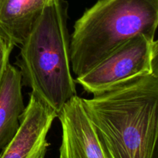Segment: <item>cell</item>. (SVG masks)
<instances>
[{"instance_id":"3","label":"cell","mask_w":158,"mask_h":158,"mask_svg":"<svg viewBox=\"0 0 158 158\" xmlns=\"http://www.w3.org/2000/svg\"><path fill=\"white\" fill-rule=\"evenodd\" d=\"M158 0H98L73 26L70 63L77 77L86 73L134 37L154 40Z\"/></svg>"},{"instance_id":"5","label":"cell","mask_w":158,"mask_h":158,"mask_svg":"<svg viewBox=\"0 0 158 158\" xmlns=\"http://www.w3.org/2000/svg\"><path fill=\"white\" fill-rule=\"evenodd\" d=\"M57 117L62 126L60 158H108L83 103L75 96Z\"/></svg>"},{"instance_id":"1","label":"cell","mask_w":158,"mask_h":158,"mask_svg":"<svg viewBox=\"0 0 158 158\" xmlns=\"http://www.w3.org/2000/svg\"><path fill=\"white\" fill-rule=\"evenodd\" d=\"M83 103L108 158H158V80L151 73Z\"/></svg>"},{"instance_id":"4","label":"cell","mask_w":158,"mask_h":158,"mask_svg":"<svg viewBox=\"0 0 158 158\" xmlns=\"http://www.w3.org/2000/svg\"><path fill=\"white\" fill-rule=\"evenodd\" d=\"M153 42L143 35L134 37L86 73L77 77L75 82L94 96L136 77L150 74Z\"/></svg>"},{"instance_id":"7","label":"cell","mask_w":158,"mask_h":158,"mask_svg":"<svg viewBox=\"0 0 158 158\" xmlns=\"http://www.w3.org/2000/svg\"><path fill=\"white\" fill-rule=\"evenodd\" d=\"M58 0H0V38L20 46L46 6Z\"/></svg>"},{"instance_id":"9","label":"cell","mask_w":158,"mask_h":158,"mask_svg":"<svg viewBox=\"0 0 158 158\" xmlns=\"http://www.w3.org/2000/svg\"><path fill=\"white\" fill-rule=\"evenodd\" d=\"M14 46L0 38V88L2 86L5 71L9 64L10 54Z\"/></svg>"},{"instance_id":"8","label":"cell","mask_w":158,"mask_h":158,"mask_svg":"<svg viewBox=\"0 0 158 158\" xmlns=\"http://www.w3.org/2000/svg\"><path fill=\"white\" fill-rule=\"evenodd\" d=\"M19 69L9 63L0 88V150L14 138L21 125L26 106Z\"/></svg>"},{"instance_id":"2","label":"cell","mask_w":158,"mask_h":158,"mask_svg":"<svg viewBox=\"0 0 158 158\" xmlns=\"http://www.w3.org/2000/svg\"><path fill=\"white\" fill-rule=\"evenodd\" d=\"M64 2L46 6L20 45L16 64L31 94L57 116L77 96L70 63V38Z\"/></svg>"},{"instance_id":"10","label":"cell","mask_w":158,"mask_h":158,"mask_svg":"<svg viewBox=\"0 0 158 158\" xmlns=\"http://www.w3.org/2000/svg\"><path fill=\"white\" fill-rule=\"evenodd\" d=\"M151 75L158 80V40H154L151 48Z\"/></svg>"},{"instance_id":"6","label":"cell","mask_w":158,"mask_h":158,"mask_svg":"<svg viewBox=\"0 0 158 158\" xmlns=\"http://www.w3.org/2000/svg\"><path fill=\"white\" fill-rule=\"evenodd\" d=\"M57 114L32 94L21 125L0 158H45L49 143L47 135Z\"/></svg>"}]
</instances>
